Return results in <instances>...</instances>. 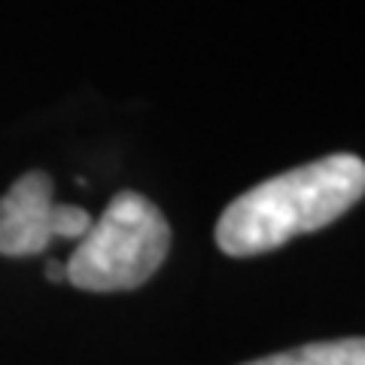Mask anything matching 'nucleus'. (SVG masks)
<instances>
[{"instance_id":"1","label":"nucleus","mask_w":365,"mask_h":365,"mask_svg":"<svg viewBox=\"0 0 365 365\" xmlns=\"http://www.w3.org/2000/svg\"><path fill=\"white\" fill-rule=\"evenodd\" d=\"M365 195V162L338 153L259 182L216 222V247L244 259L277 250L295 235L326 228Z\"/></svg>"},{"instance_id":"2","label":"nucleus","mask_w":365,"mask_h":365,"mask_svg":"<svg viewBox=\"0 0 365 365\" xmlns=\"http://www.w3.org/2000/svg\"><path fill=\"white\" fill-rule=\"evenodd\" d=\"M170 250L165 213L140 192H116L64 262L67 283L86 292H128L162 268Z\"/></svg>"},{"instance_id":"3","label":"nucleus","mask_w":365,"mask_h":365,"mask_svg":"<svg viewBox=\"0 0 365 365\" xmlns=\"http://www.w3.org/2000/svg\"><path fill=\"white\" fill-rule=\"evenodd\" d=\"M52 177L43 170L21 174L6 195H0V256H37L55 237L83 241L91 228V213L76 204L52 201Z\"/></svg>"},{"instance_id":"4","label":"nucleus","mask_w":365,"mask_h":365,"mask_svg":"<svg viewBox=\"0 0 365 365\" xmlns=\"http://www.w3.org/2000/svg\"><path fill=\"white\" fill-rule=\"evenodd\" d=\"M244 365H365V338L317 341L287 353H271Z\"/></svg>"},{"instance_id":"5","label":"nucleus","mask_w":365,"mask_h":365,"mask_svg":"<svg viewBox=\"0 0 365 365\" xmlns=\"http://www.w3.org/2000/svg\"><path fill=\"white\" fill-rule=\"evenodd\" d=\"M46 277H49L52 283H61V280H67V268L61 265V262H49V265H46Z\"/></svg>"}]
</instances>
